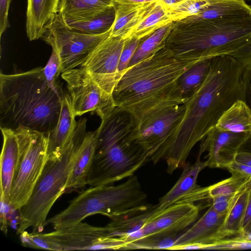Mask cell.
<instances>
[{"instance_id":"9a60e30c","label":"cell","mask_w":251,"mask_h":251,"mask_svg":"<svg viewBox=\"0 0 251 251\" xmlns=\"http://www.w3.org/2000/svg\"><path fill=\"white\" fill-rule=\"evenodd\" d=\"M251 134L223 130L215 126L201 140L198 154L201 155L208 151L207 167L226 168L235 160L241 147Z\"/></svg>"},{"instance_id":"7c38bea8","label":"cell","mask_w":251,"mask_h":251,"mask_svg":"<svg viewBox=\"0 0 251 251\" xmlns=\"http://www.w3.org/2000/svg\"><path fill=\"white\" fill-rule=\"evenodd\" d=\"M128 39L109 35L93 50L81 67L102 89L112 95L118 80L121 54Z\"/></svg>"},{"instance_id":"c3c4849f","label":"cell","mask_w":251,"mask_h":251,"mask_svg":"<svg viewBox=\"0 0 251 251\" xmlns=\"http://www.w3.org/2000/svg\"><path fill=\"white\" fill-rule=\"evenodd\" d=\"M240 236L246 240L251 241V232H250L247 234L241 235Z\"/></svg>"},{"instance_id":"f6af8a7d","label":"cell","mask_w":251,"mask_h":251,"mask_svg":"<svg viewBox=\"0 0 251 251\" xmlns=\"http://www.w3.org/2000/svg\"><path fill=\"white\" fill-rule=\"evenodd\" d=\"M235 160L238 162L251 166V152L239 151Z\"/></svg>"},{"instance_id":"83f0119b","label":"cell","mask_w":251,"mask_h":251,"mask_svg":"<svg viewBox=\"0 0 251 251\" xmlns=\"http://www.w3.org/2000/svg\"><path fill=\"white\" fill-rule=\"evenodd\" d=\"M251 183L240 191L229 209L224 224V239L241 235Z\"/></svg>"},{"instance_id":"1f68e13d","label":"cell","mask_w":251,"mask_h":251,"mask_svg":"<svg viewBox=\"0 0 251 251\" xmlns=\"http://www.w3.org/2000/svg\"><path fill=\"white\" fill-rule=\"evenodd\" d=\"M179 234L158 233L146 236L127 243L124 250L143 249H167L174 245Z\"/></svg>"},{"instance_id":"b9f144b4","label":"cell","mask_w":251,"mask_h":251,"mask_svg":"<svg viewBox=\"0 0 251 251\" xmlns=\"http://www.w3.org/2000/svg\"><path fill=\"white\" fill-rule=\"evenodd\" d=\"M0 229L4 234L7 235L8 232L7 215L10 209V205L7 203L4 198L0 196Z\"/></svg>"},{"instance_id":"bcb514c9","label":"cell","mask_w":251,"mask_h":251,"mask_svg":"<svg viewBox=\"0 0 251 251\" xmlns=\"http://www.w3.org/2000/svg\"><path fill=\"white\" fill-rule=\"evenodd\" d=\"M154 0H114V4L142 3Z\"/></svg>"},{"instance_id":"3957f363","label":"cell","mask_w":251,"mask_h":251,"mask_svg":"<svg viewBox=\"0 0 251 251\" xmlns=\"http://www.w3.org/2000/svg\"><path fill=\"white\" fill-rule=\"evenodd\" d=\"M64 95L50 87L43 67L8 75L0 73V127L50 132L58 123Z\"/></svg>"},{"instance_id":"cb8c5ba5","label":"cell","mask_w":251,"mask_h":251,"mask_svg":"<svg viewBox=\"0 0 251 251\" xmlns=\"http://www.w3.org/2000/svg\"><path fill=\"white\" fill-rule=\"evenodd\" d=\"M251 14V7L244 0H213L198 13L174 23L176 25H187L202 20Z\"/></svg>"},{"instance_id":"7402d4cb","label":"cell","mask_w":251,"mask_h":251,"mask_svg":"<svg viewBox=\"0 0 251 251\" xmlns=\"http://www.w3.org/2000/svg\"><path fill=\"white\" fill-rule=\"evenodd\" d=\"M201 156L198 154L194 164L186 162L183 166V171L177 181L168 193L159 199L157 204L159 210L165 209L176 203L199 186L197 184L198 175L207 167L206 161H201Z\"/></svg>"},{"instance_id":"e0dca14e","label":"cell","mask_w":251,"mask_h":251,"mask_svg":"<svg viewBox=\"0 0 251 251\" xmlns=\"http://www.w3.org/2000/svg\"><path fill=\"white\" fill-rule=\"evenodd\" d=\"M0 129L3 144L0 161V196L9 204L12 184L20 163V151L14 131L3 127H0Z\"/></svg>"},{"instance_id":"e575fe53","label":"cell","mask_w":251,"mask_h":251,"mask_svg":"<svg viewBox=\"0 0 251 251\" xmlns=\"http://www.w3.org/2000/svg\"><path fill=\"white\" fill-rule=\"evenodd\" d=\"M46 79L50 86L56 92L64 94L62 85L57 81L59 75L62 73L61 60L58 53L52 50L51 56L46 66L43 68Z\"/></svg>"},{"instance_id":"8fae6325","label":"cell","mask_w":251,"mask_h":251,"mask_svg":"<svg viewBox=\"0 0 251 251\" xmlns=\"http://www.w3.org/2000/svg\"><path fill=\"white\" fill-rule=\"evenodd\" d=\"M184 104L165 108L156 113L139 127L137 142L155 165L162 159L164 150L183 118Z\"/></svg>"},{"instance_id":"f35d334b","label":"cell","mask_w":251,"mask_h":251,"mask_svg":"<svg viewBox=\"0 0 251 251\" xmlns=\"http://www.w3.org/2000/svg\"><path fill=\"white\" fill-rule=\"evenodd\" d=\"M239 192L213 197L211 198V204L218 213L226 214Z\"/></svg>"},{"instance_id":"9c48e42d","label":"cell","mask_w":251,"mask_h":251,"mask_svg":"<svg viewBox=\"0 0 251 251\" xmlns=\"http://www.w3.org/2000/svg\"><path fill=\"white\" fill-rule=\"evenodd\" d=\"M110 33V30L102 34L91 35L74 30L57 13L46 25L41 38L59 55L62 73L81 67L93 50Z\"/></svg>"},{"instance_id":"5bb4252c","label":"cell","mask_w":251,"mask_h":251,"mask_svg":"<svg viewBox=\"0 0 251 251\" xmlns=\"http://www.w3.org/2000/svg\"><path fill=\"white\" fill-rule=\"evenodd\" d=\"M41 235L53 245L54 251L99 250L101 242L112 237L107 226L97 227L81 222Z\"/></svg>"},{"instance_id":"ab89813d","label":"cell","mask_w":251,"mask_h":251,"mask_svg":"<svg viewBox=\"0 0 251 251\" xmlns=\"http://www.w3.org/2000/svg\"><path fill=\"white\" fill-rule=\"evenodd\" d=\"M231 175L251 178V166L238 162L235 160L226 168Z\"/></svg>"},{"instance_id":"d6986e66","label":"cell","mask_w":251,"mask_h":251,"mask_svg":"<svg viewBox=\"0 0 251 251\" xmlns=\"http://www.w3.org/2000/svg\"><path fill=\"white\" fill-rule=\"evenodd\" d=\"M97 129L86 132L81 142L76 160L69 175L65 193L78 191L86 185L97 140Z\"/></svg>"},{"instance_id":"836d02e7","label":"cell","mask_w":251,"mask_h":251,"mask_svg":"<svg viewBox=\"0 0 251 251\" xmlns=\"http://www.w3.org/2000/svg\"><path fill=\"white\" fill-rule=\"evenodd\" d=\"M251 183V178L231 175L227 179L208 186V194L211 200L213 197L240 192Z\"/></svg>"},{"instance_id":"7dc6e473","label":"cell","mask_w":251,"mask_h":251,"mask_svg":"<svg viewBox=\"0 0 251 251\" xmlns=\"http://www.w3.org/2000/svg\"><path fill=\"white\" fill-rule=\"evenodd\" d=\"M183 0H157L158 2L167 8Z\"/></svg>"},{"instance_id":"484cf974","label":"cell","mask_w":251,"mask_h":251,"mask_svg":"<svg viewBox=\"0 0 251 251\" xmlns=\"http://www.w3.org/2000/svg\"><path fill=\"white\" fill-rule=\"evenodd\" d=\"M218 128L234 132L251 134V109L244 100L236 101L219 119Z\"/></svg>"},{"instance_id":"74e56055","label":"cell","mask_w":251,"mask_h":251,"mask_svg":"<svg viewBox=\"0 0 251 251\" xmlns=\"http://www.w3.org/2000/svg\"><path fill=\"white\" fill-rule=\"evenodd\" d=\"M241 63L245 69L251 71V37L242 47L230 55Z\"/></svg>"},{"instance_id":"5b68a950","label":"cell","mask_w":251,"mask_h":251,"mask_svg":"<svg viewBox=\"0 0 251 251\" xmlns=\"http://www.w3.org/2000/svg\"><path fill=\"white\" fill-rule=\"evenodd\" d=\"M251 37V14L176 25L165 42L181 61H197L229 55Z\"/></svg>"},{"instance_id":"603a6c76","label":"cell","mask_w":251,"mask_h":251,"mask_svg":"<svg viewBox=\"0 0 251 251\" xmlns=\"http://www.w3.org/2000/svg\"><path fill=\"white\" fill-rule=\"evenodd\" d=\"M159 210L157 204L147 205L112 220L107 226L111 235L120 237L126 243L127 240L141 230L148 220Z\"/></svg>"},{"instance_id":"f1b7e54d","label":"cell","mask_w":251,"mask_h":251,"mask_svg":"<svg viewBox=\"0 0 251 251\" xmlns=\"http://www.w3.org/2000/svg\"><path fill=\"white\" fill-rule=\"evenodd\" d=\"M115 16L113 7L103 13L86 19L73 21L61 18L67 26L74 30L87 34L100 35L111 30Z\"/></svg>"},{"instance_id":"ac0fdd59","label":"cell","mask_w":251,"mask_h":251,"mask_svg":"<svg viewBox=\"0 0 251 251\" xmlns=\"http://www.w3.org/2000/svg\"><path fill=\"white\" fill-rule=\"evenodd\" d=\"M157 0L136 3L114 4L115 16L110 36L129 38L137 26L150 14Z\"/></svg>"},{"instance_id":"ba28073f","label":"cell","mask_w":251,"mask_h":251,"mask_svg":"<svg viewBox=\"0 0 251 251\" xmlns=\"http://www.w3.org/2000/svg\"><path fill=\"white\" fill-rule=\"evenodd\" d=\"M13 130L19 142L20 159L9 205L13 210H19L29 199L49 158V132L26 128Z\"/></svg>"},{"instance_id":"4fadbf2b","label":"cell","mask_w":251,"mask_h":251,"mask_svg":"<svg viewBox=\"0 0 251 251\" xmlns=\"http://www.w3.org/2000/svg\"><path fill=\"white\" fill-rule=\"evenodd\" d=\"M200 207L189 202H176L156 211L136 233L138 239L155 234H179L198 219Z\"/></svg>"},{"instance_id":"30bf717a","label":"cell","mask_w":251,"mask_h":251,"mask_svg":"<svg viewBox=\"0 0 251 251\" xmlns=\"http://www.w3.org/2000/svg\"><path fill=\"white\" fill-rule=\"evenodd\" d=\"M61 77L66 82L75 116L91 112L102 120L116 107L112 95L102 89L84 68L66 71Z\"/></svg>"},{"instance_id":"d590c367","label":"cell","mask_w":251,"mask_h":251,"mask_svg":"<svg viewBox=\"0 0 251 251\" xmlns=\"http://www.w3.org/2000/svg\"><path fill=\"white\" fill-rule=\"evenodd\" d=\"M251 249V241L247 240L240 236L221 239L207 246L208 250H240Z\"/></svg>"},{"instance_id":"4dcf8cb0","label":"cell","mask_w":251,"mask_h":251,"mask_svg":"<svg viewBox=\"0 0 251 251\" xmlns=\"http://www.w3.org/2000/svg\"><path fill=\"white\" fill-rule=\"evenodd\" d=\"M173 22L167 8L157 1L152 10L132 31L129 38H147L158 29Z\"/></svg>"},{"instance_id":"2e32d148","label":"cell","mask_w":251,"mask_h":251,"mask_svg":"<svg viewBox=\"0 0 251 251\" xmlns=\"http://www.w3.org/2000/svg\"><path fill=\"white\" fill-rule=\"evenodd\" d=\"M227 213H218L211 204L190 228L180 234L170 250L202 249L224 239L222 230Z\"/></svg>"},{"instance_id":"8d00e7d4","label":"cell","mask_w":251,"mask_h":251,"mask_svg":"<svg viewBox=\"0 0 251 251\" xmlns=\"http://www.w3.org/2000/svg\"><path fill=\"white\" fill-rule=\"evenodd\" d=\"M146 38H129L126 43L121 54L118 68L117 77L118 80L127 69L130 60L137 47Z\"/></svg>"},{"instance_id":"277c9868","label":"cell","mask_w":251,"mask_h":251,"mask_svg":"<svg viewBox=\"0 0 251 251\" xmlns=\"http://www.w3.org/2000/svg\"><path fill=\"white\" fill-rule=\"evenodd\" d=\"M138 128L134 118L117 107L101 120L86 185H112L133 175L150 161L148 154L137 142Z\"/></svg>"},{"instance_id":"d6a6232c","label":"cell","mask_w":251,"mask_h":251,"mask_svg":"<svg viewBox=\"0 0 251 251\" xmlns=\"http://www.w3.org/2000/svg\"><path fill=\"white\" fill-rule=\"evenodd\" d=\"M213 0H183L167 8L170 19L176 22L196 14L207 7Z\"/></svg>"},{"instance_id":"ee69618b","label":"cell","mask_w":251,"mask_h":251,"mask_svg":"<svg viewBox=\"0 0 251 251\" xmlns=\"http://www.w3.org/2000/svg\"><path fill=\"white\" fill-rule=\"evenodd\" d=\"M251 232V187L250 190L249 198L244 219L242 233L244 235Z\"/></svg>"},{"instance_id":"4316f807","label":"cell","mask_w":251,"mask_h":251,"mask_svg":"<svg viewBox=\"0 0 251 251\" xmlns=\"http://www.w3.org/2000/svg\"><path fill=\"white\" fill-rule=\"evenodd\" d=\"M211 62V58L198 61L178 78L177 87L185 102L204 82L210 70Z\"/></svg>"},{"instance_id":"f546056e","label":"cell","mask_w":251,"mask_h":251,"mask_svg":"<svg viewBox=\"0 0 251 251\" xmlns=\"http://www.w3.org/2000/svg\"><path fill=\"white\" fill-rule=\"evenodd\" d=\"M174 26L175 23H171L145 39L136 50L128 68L151 57L164 47L166 39Z\"/></svg>"},{"instance_id":"60d3db41","label":"cell","mask_w":251,"mask_h":251,"mask_svg":"<svg viewBox=\"0 0 251 251\" xmlns=\"http://www.w3.org/2000/svg\"><path fill=\"white\" fill-rule=\"evenodd\" d=\"M11 0H0V36L9 26L8 11Z\"/></svg>"},{"instance_id":"d4e9b609","label":"cell","mask_w":251,"mask_h":251,"mask_svg":"<svg viewBox=\"0 0 251 251\" xmlns=\"http://www.w3.org/2000/svg\"><path fill=\"white\" fill-rule=\"evenodd\" d=\"M114 7V0H60L58 13L65 20L94 17Z\"/></svg>"},{"instance_id":"7bdbcfd3","label":"cell","mask_w":251,"mask_h":251,"mask_svg":"<svg viewBox=\"0 0 251 251\" xmlns=\"http://www.w3.org/2000/svg\"><path fill=\"white\" fill-rule=\"evenodd\" d=\"M245 100L251 109V71L248 75ZM239 151L251 152V134Z\"/></svg>"},{"instance_id":"8992f818","label":"cell","mask_w":251,"mask_h":251,"mask_svg":"<svg viewBox=\"0 0 251 251\" xmlns=\"http://www.w3.org/2000/svg\"><path fill=\"white\" fill-rule=\"evenodd\" d=\"M87 119L80 118L60 156L49 157L42 174L26 202L19 210L17 234L31 228L41 232L47 225V216L56 201L65 193L67 181L76 160L86 131Z\"/></svg>"},{"instance_id":"6da1fadb","label":"cell","mask_w":251,"mask_h":251,"mask_svg":"<svg viewBox=\"0 0 251 251\" xmlns=\"http://www.w3.org/2000/svg\"><path fill=\"white\" fill-rule=\"evenodd\" d=\"M248 73L230 55L211 58L206 78L184 103L183 118L163 152L168 173L182 168L192 148L216 126L222 114L236 101L245 100Z\"/></svg>"},{"instance_id":"44dd1931","label":"cell","mask_w":251,"mask_h":251,"mask_svg":"<svg viewBox=\"0 0 251 251\" xmlns=\"http://www.w3.org/2000/svg\"><path fill=\"white\" fill-rule=\"evenodd\" d=\"M60 0H27L26 32L30 41L41 38L52 17L58 13Z\"/></svg>"},{"instance_id":"52a82bcc","label":"cell","mask_w":251,"mask_h":251,"mask_svg":"<svg viewBox=\"0 0 251 251\" xmlns=\"http://www.w3.org/2000/svg\"><path fill=\"white\" fill-rule=\"evenodd\" d=\"M147 195L133 175L117 185L90 187L70 202L64 210L50 218L47 225L54 229L66 228L95 214L112 220L148 204Z\"/></svg>"},{"instance_id":"7a4b0ae2","label":"cell","mask_w":251,"mask_h":251,"mask_svg":"<svg viewBox=\"0 0 251 251\" xmlns=\"http://www.w3.org/2000/svg\"><path fill=\"white\" fill-rule=\"evenodd\" d=\"M197 62L177 60L165 46L126 71L112 92L116 106L130 113L139 127L159 111L184 104L177 80Z\"/></svg>"},{"instance_id":"ffe728a7","label":"cell","mask_w":251,"mask_h":251,"mask_svg":"<svg viewBox=\"0 0 251 251\" xmlns=\"http://www.w3.org/2000/svg\"><path fill=\"white\" fill-rule=\"evenodd\" d=\"M68 93L65 92L62 102L58 123L49 132V157L60 156L67 143L71 138L77 125Z\"/></svg>"}]
</instances>
